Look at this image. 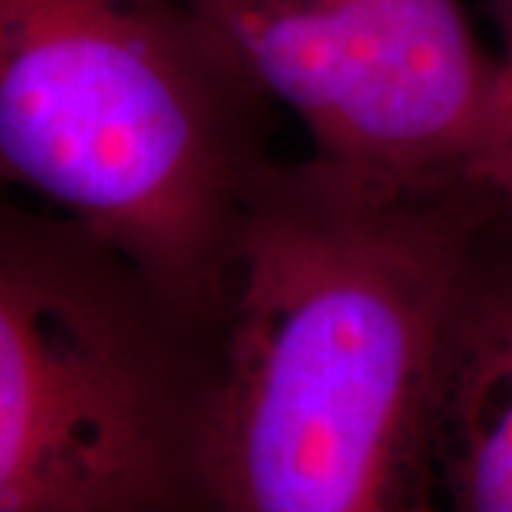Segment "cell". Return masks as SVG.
<instances>
[{"label":"cell","instance_id":"1","mask_svg":"<svg viewBox=\"0 0 512 512\" xmlns=\"http://www.w3.org/2000/svg\"><path fill=\"white\" fill-rule=\"evenodd\" d=\"M493 214L476 180L399 188L316 157L271 163L214 330L202 512H441V336Z\"/></svg>","mask_w":512,"mask_h":512},{"label":"cell","instance_id":"2","mask_svg":"<svg viewBox=\"0 0 512 512\" xmlns=\"http://www.w3.org/2000/svg\"><path fill=\"white\" fill-rule=\"evenodd\" d=\"M271 103L185 0H0V188L220 325Z\"/></svg>","mask_w":512,"mask_h":512},{"label":"cell","instance_id":"3","mask_svg":"<svg viewBox=\"0 0 512 512\" xmlns=\"http://www.w3.org/2000/svg\"><path fill=\"white\" fill-rule=\"evenodd\" d=\"M211 353L126 254L0 188V512H202Z\"/></svg>","mask_w":512,"mask_h":512},{"label":"cell","instance_id":"4","mask_svg":"<svg viewBox=\"0 0 512 512\" xmlns=\"http://www.w3.org/2000/svg\"><path fill=\"white\" fill-rule=\"evenodd\" d=\"M311 157L399 188L476 180L498 92L461 0H185Z\"/></svg>","mask_w":512,"mask_h":512},{"label":"cell","instance_id":"5","mask_svg":"<svg viewBox=\"0 0 512 512\" xmlns=\"http://www.w3.org/2000/svg\"><path fill=\"white\" fill-rule=\"evenodd\" d=\"M436 467L441 512H512V222L498 208L447 308Z\"/></svg>","mask_w":512,"mask_h":512},{"label":"cell","instance_id":"6","mask_svg":"<svg viewBox=\"0 0 512 512\" xmlns=\"http://www.w3.org/2000/svg\"><path fill=\"white\" fill-rule=\"evenodd\" d=\"M498 55V92L490 134L476 165V183H481L504 220L512 222V29H501Z\"/></svg>","mask_w":512,"mask_h":512},{"label":"cell","instance_id":"7","mask_svg":"<svg viewBox=\"0 0 512 512\" xmlns=\"http://www.w3.org/2000/svg\"><path fill=\"white\" fill-rule=\"evenodd\" d=\"M490 9H493L495 23H498V32L512 29V0H490Z\"/></svg>","mask_w":512,"mask_h":512}]
</instances>
